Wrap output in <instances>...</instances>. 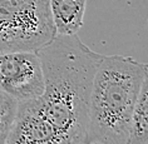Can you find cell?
Wrapping results in <instances>:
<instances>
[{
    "label": "cell",
    "mask_w": 148,
    "mask_h": 144,
    "mask_svg": "<svg viewBox=\"0 0 148 144\" xmlns=\"http://www.w3.org/2000/svg\"><path fill=\"white\" fill-rule=\"evenodd\" d=\"M0 90L19 102L43 94L42 63L36 51L0 53Z\"/></svg>",
    "instance_id": "obj_4"
},
{
    "label": "cell",
    "mask_w": 148,
    "mask_h": 144,
    "mask_svg": "<svg viewBox=\"0 0 148 144\" xmlns=\"http://www.w3.org/2000/svg\"><path fill=\"white\" fill-rule=\"evenodd\" d=\"M18 103L19 100L14 97L0 90V144H6V139L16 114Z\"/></svg>",
    "instance_id": "obj_8"
},
{
    "label": "cell",
    "mask_w": 148,
    "mask_h": 144,
    "mask_svg": "<svg viewBox=\"0 0 148 144\" xmlns=\"http://www.w3.org/2000/svg\"><path fill=\"white\" fill-rule=\"evenodd\" d=\"M36 53L44 79V112L69 144H82L94 76L104 55L77 34H57Z\"/></svg>",
    "instance_id": "obj_1"
},
{
    "label": "cell",
    "mask_w": 148,
    "mask_h": 144,
    "mask_svg": "<svg viewBox=\"0 0 148 144\" xmlns=\"http://www.w3.org/2000/svg\"><path fill=\"white\" fill-rule=\"evenodd\" d=\"M55 35L49 0H0V53L38 51Z\"/></svg>",
    "instance_id": "obj_3"
},
{
    "label": "cell",
    "mask_w": 148,
    "mask_h": 144,
    "mask_svg": "<svg viewBox=\"0 0 148 144\" xmlns=\"http://www.w3.org/2000/svg\"><path fill=\"white\" fill-rule=\"evenodd\" d=\"M57 34H77L83 27L87 0H49Z\"/></svg>",
    "instance_id": "obj_6"
},
{
    "label": "cell",
    "mask_w": 148,
    "mask_h": 144,
    "mask_svg": "<svg viewBox=\"0 0 148 144\" xmlns=\"http://www.w3.org/2000/svg\"><path fill=\"white\" fill-rule=\"evenodd\" d=\"M143 78L134 105L129 144H148V64H143Z\"/></svg>",
    "instance_id": "obj_7"
},
{
    "label": "cell",
    "mask_w": 148,
    "mask_h": 144,
    "mask_svg": "<svg viewBox=\"0 0 148 144\" xmlns=\"http://www.w3.org/2000/svg\"><path fill=\"white\" fill-rule=\"evenodd\" d=\"M6 144H69L47 117L40 97L20 100Z\"/></svg>",
    "instance_id": "obj_5"
},
{
    "label": "cell",
    "mask_w": 148,
    "mask_h": 144,
    "mask_svg": "<svg viewBox=\"0 0 148 144\" xmlns=\"http://www.w3.org/2000/svg\"><path fill=\"white\" fill-rule=\"evenodd\" d=\"M143 63L104 55L94 76L82 144H129Z\"/></svg>",
    "instance_id": "obj_2"
}]
</instances>
